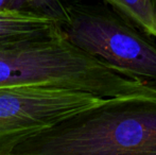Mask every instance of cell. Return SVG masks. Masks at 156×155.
Returning <instances> with one entry per match:
<instances>
[{"label": "cell", "instance_id": "52a82bcc", "mask_svg": "<svg viewBox=\"0 0 156 155\" xmlns=\"http://www.w3.org/2000/svg\"><path fill=\"white\" fill-rule=\"evenodd\" d=\"M76 0H0V12H18L49 17L62 23Z\"/></svg>", "mask_w": 156, "mask_h": 155}, {"label": "cell", "instance_id": "ba28073f", "mask_svg": "<svg viewBox=\"0 0 156 155\" xmlns=\"http://www.w3.org/2000/svg\"><path fill=\"white\" fill-rule=\"evenodd\" d=\"M154 1V4H155V6H156V0H153Z\"/></svg>", "mask_w": 156, "mask_h": 155}, {"label": "cell", "instance_id": "5b68a950", "mask_svg": "<svg viewBox=\"0 0 156 155\" xmlns=\"http://www.w3.org/2000/svg\"><path fill=\"white\" fill-rule=\"evenodd\" d=\"M60 33V23L49 17L0 12V47L48 39Z\"/></svg>", "mask_w": 156, "mask_h": 155}, {"label": "cell", "instance_id": "3957f363", "mask_svg": "<svg viewBox=\"0 0 156 155\" xmlns=\"http://www.w3.org/2000/svg\"><path fill=\"white\" fill-rule=\"evenodd\" d=\"M63 36L118 71L156 85V44L100 0H76L60 23Z\"/></svg>", "mask_w": 156, "mask_h": 155}, {"label": "cell", "instance_id": "6da1fadb", "mask_svg": "<svg viewBox=\"0 0 156 155\" xmlns=\"http://www.w3.org/2000/svg\"><path fill=\"white\" fill-rule=\"evenodd\" d=\"M0 155H156V91L105 98L49 126L0 141Z\"/></svg>", "mask_w": 156, "mask_h": 155}, {"label": "cell", "instance_id": "7a4b0ae2", "mask_svg": "<svg viewBox=\"0 0 156 155\" xmlns=\"http://www.w3.org/2000/svg\"><path fill=\"white\" fill-rule=\"evenodd\" d=\"M47 85L100 98L155 93L156 85L131 78L82 51L63 36L0 47V87Z\"/></svg>", "mask_w": 156, "mask_h": 155}, {"label": "cell", "instance_id": "8992f818", "mask_svg": "<svg viewBox=\"0 0 156 155\" xmlns=\"http://www.w3.org/2000/svg\"><path fill=\"white\" fill-rule=\"evenodd\" d=\"M152 38H156V6L153 0H100Z\"/></svg>", "mask_w": 156, "mask_h": 155}, {"label": "cell", "instance_id": "277c9868", "mask_svg": "<svg viewBox=\"0 0 156 155\" xmlns=\"http://www.w3.org/2000/svg\"><path fill=\"white\" fill-rule=\"evenodd\" d=\"M103 99L47 85L0 87V141L49 126Z\"/></svg>", "mask_w": 156, "mask_h": 155}]
</instances>
